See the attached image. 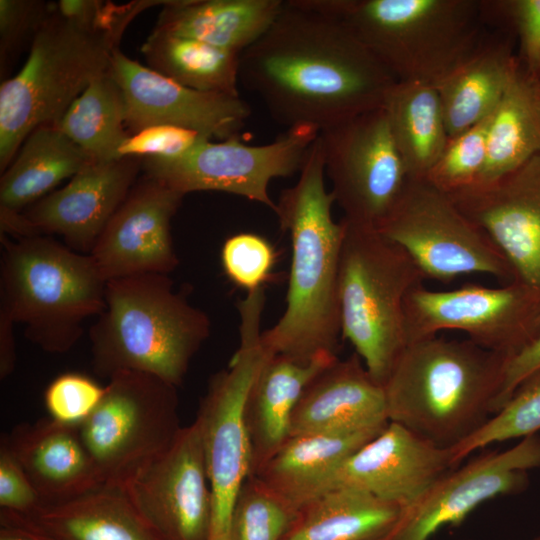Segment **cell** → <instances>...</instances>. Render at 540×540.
<instances>
[{"instance_id": "5b68a950", "label": "cell", "mask_w": 540, "mask_h": 540, "mask_svg": "<svg viewBox=\"0 0 540 540\" xmlns=\"http://www.w3.org/2000/svg\"><path fill=\"white\" fill-rule=\"evenodd\" d=\"M340 19L397 81L438 85L480 41L481 0H307Z\"/></svg>"}, {"instance_id": "d4e9b609", "label": "cell", "mask_w": 540, "mask_h": 540, "mask_svg": "<svg viewBox=\"0 0 540 540\" xmlns=\"http://www.w3.org/2000/svg\"><path fill=\"white\" fill-rule=\"evenodd\" d=\"M514 44L513 35L504 29L483 34L471 53L435 86L450 138L495 110L519 69Z\"/></svg>"}, {"instance_id": "74e56055", "label": "cell", "mask_w": 540, "mask_h": 540, "mask_svg": "<svg viewBox=\"0 0 540 540\" xmlns=\"http://www.w3.org/2000/svg\"><path fill=\"white\" fill-rule=\"evenodd\" d=\"M483 22L510 32L522 71L540 82V0H481Z\"/></svg>"}, {"instance_id": "484cf974", "label": "cell", "mask_w": 540, "mask_h": 540, "mask_svg": "<svg viewBox=\"0 0 540 540\" xmlns=\"http://www.w3.org/2000/svg\"><path fill=\"white\" fill-rule=\"evenodd\" d=\"M385 426L290 436L255 476L297 511L329 490L341 464Z\"/></svg>"}, {"instance_id": "d6a6232c", "label": "cell", "mask_w": 540, "mask_h": 540, "mask_svg": "<svg viewBox=\"0 0 540 540\" xmlns=\"http://www.w3.org/2000/svg\"><path fill=\"white\" fill-rule=\"evenodd\" d=\"M141 51L149 68L185 87L239 96L240 54L156 29Z\"/></svg>"}, {"instance_id": "f1b7e54d", "label": "cell", "mask_w": 540, "mask_h": 540, "mask_svg": "<svg viewBox=\"0 0 540 540\" xmlns=\"http://www.w3.org/2000/svg\"><path fill=\"white\" fill-rule=\"evenodd\" d=\"M403 510L364 491L335 487L300 507L282 540H385Z\"/></svg>"}, {"instance_id": "e575fe53", "label": "cell", "mask_w": 540, "mask_h": 540, "mask_svg": "<svg viewBox=\"0 0 540 540\" xmlns=\"http://www.w3.org/2000/svg\"><path fill=\"white\" fill-rule=\"evenodd\" d=\"M539 431L540 370L522 380L503 407L482 427L450 448L452 461L458 465L479 449L510 439H522Z\"/></svg>"}, {"instance_id": "bcb514c9", "label": "cell", "mask_w": 540, "mask_h": 540, "mask_svg": "<svg viewBox=\"0 0 540 540\" xmlns=\"http://www.w3.org/2000/svg\"><path fill=\"white\" fill-rule=\"evenodd\" d=\"M15 323L0 311V378L5 379L13 372L16 364L14 338Z\"/></svg>"}, {"instance_id": "9c48e42d", "label": "cell", "mask_w": 540, "mask_h": 540, "mask_svg": "<svg viewBox=\"0 0 540 540\" xmlns=\"http://www.w3.org/2000/svg\"><path fill=\"white\" fill-rule=\"evenodd\" d=\"M265 293L240 300V344L227 368L215 373L201 399L195 421L203 444L212 493L209 540H230L238 492L251 475V448L245 423V404L262 363L261 321Z\"/></svg>"}, {"instance_id": "3957f363", "label": "cell", "mask_w": 540, "mask_h": 540, "mask_svg": "<svg viewBox=\"0 0 540 540\" xmlns=\"http://www.w3.org/2000/svg\"><path fill=\"white\" fill-rule=\"evenodd\" d=\"M508 361L468 338L411 341L383 384L388 420L453 448L499 411Z\"/></svg>"}, {"instance_id": "d590c367", "label": "cell", "mask_w": 540, "mask_h": 540, "mask_svg": "<svg viewBox=\"0 0 540 540\" xmlns=\"http://www.w3.org/2000/svg\"><path fill=\"white\" fill-rule=\"evenodd\" d=\"M296 512L259 477L250 475L237 495L230 540H282Z\"/></svg>"}, {"instance_id": "f6af8a7d", "label": "cell", "mask_w": 540, "mask_h": 540, "mask_svg": "<svg viewBox=\"0 0 540 540\" xmlns=\"http://www.w3.org/2000/svg\"><path fill=\"white\" fill-rule=\"evenodd\" d=\"M4 528L0 540H56L31 525L23 515L2 510Z\"/></svg>"}, {"instance_id": "7c38bea8", "label": "cell", "mask_w": 540, "mask_h": 540, "mask_svg": "<svg viewBox=\"0 0 540 540\" xmlns=\"http://www.w3.org/2000/svg\"><path fill=\"white\" fill-rule=\"evenodd\" d=\"M405 324L408 343L455 330L510 360L539 332L540 291L517 280L499 287L470 283L446 291L421 283L406 297Z\"/></svg>"}, {"instance_id": "7a4b0ae2", "label": "cell", "mask_w": 540, "mask_h": 540, "mask_svg": "<svg viewBox=\"0 0 540 540\" xmlns=\"http://www.w3.org/2000/svg\"><path fill=\"white\" fill-rule=\"evenodd\" d=\"M297 182L280 193L273 211L291 241L286 307L262 331L272 354L308 363L322 354L337 355L341 337L338 283L344 224L335 222V203L325 188L320 137L309 148Z\"/></svg>"}, {"instance_id": "cb8c5ba5", "label": "cell", "mask_w": 540, "mask_h": 540, "mask_svg": "<svg viewBox=\"0 0 540 540\" xmlns=\"http://www.w3.org/2000/svg\"><path fill=\"white\" fill-rule=\"evenodd\" d=\"M336 359L337 355L322 354L302 363L265 350L245 404L251 475L257 474L289 438L291 418L304 390Z\"/></svg>"}, {"instance_id": "836d02e7", "label": "cell", "mask_w": 540, "mask_h": 540, "mask_svg": "<svg viewBox=\"0 0 540 540\" xmlns=\"http://www.w3.org/2000/svg\"><path fill=\"white\" fill-rule=\"evenodd\" d=\"M125 99L111 69L95 78L55 124L93 161L120 159L118 149L130 135Z\"/></svg>"}, {"instance_id": "8992f818", "label": "cell", "mask_w": 540, "mask_h": 540, "mask_svg": "<svg viewBox=\"0 0 540 540\" xmlns=\"http://www.w3.org/2000/svg\"><path fill=\"white\" fill-rule=\"evenodd\" d=\"M0 239V311L43 351H70L105 306L107 282L92 258L47 235Z\"/></svg>"}, {"instance_id": "4fadbf2b", "label": "cell", "mask_w": 540, "mask_h": 540, "mask_svg": "<svg viewBox=\"0 0 540 540\" xmlns=\"http://www.w3.org/2000/svg\"><path fill=\"white\" fill-rule=\"evenodd\" d=\"M320 130L302 125L288 128L274 141L248 145L238 136L219 142L206 138L175 159L142 160L146 176L183 195L219 191L244 197L275 210L270 182L300 171Z\"/></svg>"}, {"instance_id": "44dd1931", "label": "cell", "mask_w": 540, "mask_h": 540, "mask_svg": "<svg viewBox=\"0 0 540 540\" xmlns=\"http://www.w3.org/2000/svg\"><path fill=\"white\" fill-rule=\"evenodd\" d=\"M141 166L137 158L92 161L23 215L36 234L59 235L69 248L89 254L135 185Z\"/></svg>"}, {"instance_id": "60d3db41", "label": "cell", "mask_w": 540, "mask_h": 540, "mask_svg": "<svg viewBox=\"0 0 540 540\" xmlns=\"http://www.w3.org/2000/svg\"><path fill=\"white\" fill-rule=\"evenodd\" d=\"M210 137L183 127L154 125L130 134L118 149V157L175 159Z\"/></svg>"}, {"instance_id": "52a82bcc", "label": "cell", "mask_w": 540, "mask_h": 540, "mask_svg": "<svg viewBox=\"0 0 540 540\" xmlns=\"http://www.w3.org/2000/svg\"><path fill=\"white\" fill-rule=\"evenodd\" d=\"M122 34L80 26L52 10L21 70L0 86V170L37 127L56 124L72 102L110 69Z\"/></svg>"}, {"instance_id": "4316f807", "label": "cell", "mask_w": 540, "mask_h": 540, "mask_svg": "<svg viewBox=\"0 0 540 540\" xmlns=\"http://www.w3.org/2000/svg\"><path fill=\"white\" fill-rule=\"evenodd\" d=\"M283 0H172L154 29L242 54L272 25Z\"/></svg>"}, {"instance_id": "f35d334b", "label": "cell", "mask_w": 540, "mask_h": 540, "mask_svg": "<svg viewBox=\"0 0 540 540\" xmlns=\"http://www.w3.org/2000/svg\"><path fill=\"white\" fill-rule=\"evenodd\" d=\"M276 261L274 246L256 233L232 235L221 249V263L226 276L247 293L263 288L272 276Z\"/></svg>"}, {"instance_id": "f546056e", "label": "cell", "mask_w": 540, "mask_h": 540, "mask_svg": "<svg viewBox=\"0 0 540 540\" xmlns=\"http://www.w3.org/2000/svg\"><path fill=\"white\" fill-rule=\"evenodd\" d=\"M93 160L55 124L34 129L0 179V212L21 213Z\"/></svg>"}, {"instance_id": "ac0fdd59", "label": "cell", "mask_w": 540, "mask_h": 540, "mask_svg": "<svg viewBox=\"0 0 540 540\" xmlns=\"http://www.w3.org/2000/svg\"><path fill=\"white\" fill-rule=\"evenodd\" d=\"M184 196L148 176L133 186L89 253L106 282L177 268L171 221Z\"/></svg>"}, {"instance_id": "ffe728a7", "label": "cell", "mask_w": 540, "mask_h": 540, "mask_svg": "<svg viewBox=\"0 0 540 540\" xmlns=\"http://www.w3.org/2000/svg\"><path fill=\"white\" fill-rule=\"evenodd\" d=\"M454 467L450 449L389 421L341 464L329 489L353 488L405 508Z\"/></svg>"}, {"instance_id": "d6986e66", "label": "cell", "mask_w": 540, "mask_h": 540, "mask_svg": "<svg viewBox=\"0 0 540 540\" xmlns=\"http://www.w3.org/2000/svg\"><path fill=\"white\" fill-rule=\"evenodd\" d=\"M448 195L501 251L515 280L540 291V154L501 178Z\"/></svg>"}, {"instance_id": "c3c4849f", "label": "cell", "mask_w": 540, "mask_h": 540, "mask_svg": "<svg viewBox=\"0 0 540 540\" xmlns=\"http://www.w3.org/2000/svg\"><path fill=\"white\" fill-rule=\"evenodd\" d=\"M532 540H540V535L535 536Z\"/></svg>"}, {"instance_id": "277c9868", "label": "cell", "mask_w": 540, "mask_h": 540, "mask_svg": "<svg viewBox=\"0 0 540 540\" xmlns=\"http://www.w3.org/2000/svg\"><path fill=\"white\" fill-rule=\"evenodd\" d=\"M211 332L205 311L175 288L168 274H141L106 283L105 306L89 328L94 373L122 371L182 384Z\"/></svg>"}, {"instance_id": "6da1fadb", "label": "cell", "mask_w": 540, "mask_h": 540, "mask_svg": "<svg viewBox=\"0 0 540 540\" xmlns=\"http://www.w3.org/2000/svg\"><path fill=\"white\" fill-rule=\"evenodd\" d=\"M240 82L286 129L320 131L381 108L397 81L337 17L286 0L240 56Z\"/></svg>"}, {"instance_id": "681fc988", "label": "cell", "mask_w": 540, "mask_h": 540, "mask_svg": "<svg viewBox=\"0 0 540 540\" xmlns=\"http://www.w3.org/2000/svg\"><path fill=\"white\" fill-rule=\"evenodd\" d=\"M464 540H473V539H464Z\"/></svg>"}, {"instance_id": "e0dca14e", "label": "cell", "mask_w": 540, "mask_h": 540, "mask_svg": "<svg viewBox=\"0 0 540 540\" xmlns=\"http://www.w3.org/2000/svg\"><path fill=\"white\" fill-rule=\"evenodd\" d=\"M126 107L129 134L154 125H173L200 132L211 139L238 136L250 116L240 97L185 87L132 60L119 48L110 64Z\"/></svg>"}, {"instance_id": "ab89813d", "label": "cell", "mask_w": 540, "mask_h": 540, "mask_svg": "<svg viewBox=\"0 0 540 540\" xmlns=\"http://www.w3.org/2000/svg\"><path fill=\"white\" fill-rule=\"evenodd\" d=\"M105 387L78 372L57 376L44 392V405L49 417L63 425L79 427L101 402Z\"/></svg>"}, {"instance_id": "5bb4252c", "label": "cell", "mask_w": 540, "mask_h": 540, "mask_svg": "<svg viewBox=\"0 0 540 540\" xmlns=\"http://www.w3.org/2000/svg\"><path fill=\"white\" fill-rule=\"evenodd\" d=\"M319 137L342 220L378 230L408 180L383 107L323 129Z\"/></svg>"}, {"instance_id": "7bdbcfd3", "label": "cell", "mask_w": 540, "mask_h": 540, "mask_svg": "<svg viewBox=\"0 0 540 540\" xmlns=\"http://www.w3.org/2000/svg\"><path fill=\"white\" fill-rule=\"evenodd\" d=\"M41 504L40 497L26 472L1 436L0 506L2 510L30 515Z\"/></svg>"}, {"instance_id": "30bf717a", "label": "cell", "mask_w": 540, "mask_h": 540, "mask_svg": "<svg viewBox=\"0 0 540 540\" xmlns=\"http://www.w3.org/2000/svg\"><path fill=\"white\" fill-rule=\"evenodd\" d=\"M177 387L144 372L108 379L98 407L79 428L102 485L124 489L162 457L182 428Z\"/></svg>"}, {"instance_id": "603a6c76", "label": "cell", "mask_w": 540, "mask_h": 540, "mask_svg": "<svg viewBox=\"0 0 540 540\" xmlns=\"http://www.w3.org/2000/svg\"><path fill=\"white\" fill-rule=\"evenodd\" d=\"M2 437L42 504L66 501L102 485L78 427L47 417L19 423Z\"/></svg>"}, {"instance_id": "83f0119b", "label": "cell", "mask_w": 540, "mask_h": 540, "mask_svg": "<svg viewBox=\"0 0 540 540\" xmlns=\"http://www.w3.org/2000/svg\"><path fill=\"white\" fill-rule=\"evenodd\" d=\"M23 516L56 540H159L126 493L106 485Z\"/></svg>"}, {"instance_id": "4dcf8cb0", "label": "cell", "mask_w": 540, "mask_h": 540, "mask_svg": "<svg viewBox=\"0 0 540 540\" xmlns=\"http://www.w3.org/2000/svg\"><path fill=\"white\" fill-rule=\"evenodd\" d=\"M382 107L408 179H425L450 138L437 88L396 81Z\"/></svg>"}, {"instance_id": "7dc6e473", "label": "cell", "mask_w": 540, "mask_h": 540, "mask_svg": "<svg viewBox=\"0 0 540 540\" xmlns=\"http://www.w3.org/2000/svg\"><path fill=\"white\" fill-rule=\"evenodd\" d=\"M536 86H537L538 97H539V100H540V82L536 83Z\"/></svg>"}, {"instance_id": "7402d4cb", "label": "cell", "mask_w": 540, "mask_h": 540, "mask_svg": "<svg viewBox=\"0 0 540 540\" xmlns=\"http://www.w3.org/2000/svg\"><path fill=\"white\" fill-rule=\"evenodd\" d=\"M388 422L383 385L353 353L336 359L308 384L293 412L290 436L360 430Z\"/></svg>"}, {"instance_id": "ba28073f", "label": "cell", "mask_w": 540, "mask_h": 540, "mask_svg": "<svg viewBox=\"0 0 540 540\" xmlns=\"http://www.w3.org/2000/svg\"><path fill=\"white\" fill-rule=\"evenodd\" d=\"M344 224L338 299L341 337L381 385L408 344L405 300L423 283L410 256L379 231Z\"/></svg>"}, {"instance_id": "1f68e13d", "label": "cell", "mask_w": 540, "mask_h": 540, "mask_svg": "<svg viewBox=\"0 0 540 540\" xmlns=\"http://www.w3.org/2000/svg\"><path fill=\"white\" fill-rule=\"evenodd\" d=\"M538 154L540 100L536 83L519 65L514 79L492 113L486 164L477 184L501 178Z\"/></svg>"}, {"instance_id": "8fae6325", "label": "cell", "mask_w": 540, "mask_h": 540, "mask_svg": "<svg viewBox=\"0 0 540 540\" xmlns=\"http://www.w3.org/2000/svg\"><path fill=\"white\" fill-rule=\"evenodd\" d=\"M399 245L425 280L449 283L484 274L503 284L515 280L508 261L488 235L447 193L426 179H408L392 212L377 230Z\"/></svg>"}, {"instance_id": "8d00e7d4", "label": "cell", "mask_w": 540, "mask_h": 540, "mask_svg": "<svg viewBox=\"0 0 540 540\" xmlns=\"http://www.w3.org/2000/svg\"><path fill=\"white\" fill-rule=\"evenodd\" d=\"M492 113L468 130L449 138L425 178L429 183L447 194H454L478 183L486 164L487 136Z\"/></svg>"}, {"instance_id": "ee69618b", "label": "cell", "mask_w": 540, "mask_h": 540, "mask_svg": "<svg viewBox=\"0 0 540 540\" xmlns=\"http://www.w3.org/2000/svg\"><path fill=\"white\" fill-rule=\"evenodd\" d=\"M538 370H540V329L534 340L508 361L500 396V409L520 382Z\"/></svg>"}, {"instance_id": "2e32d148", "label": "cell", "mask_w": 540, "mask_h": 540, "mask_svg": "<svg viewBox=\"0 0 540 540\" xmlns=\"http://www.w3.org/2000/svg\"><path fill=\"white\" fill-rule=\"evenodd\" d=\"M122 490L159 540H209L212 493L197 422Z\"/></svg>"}, {"instance_id": "9a60e30c", "label": "cell", "mask_w": 540, "mask_h": 540, "mask_svg": "<svg viewBox=\"0 0 540 540\" xmlns=\"http://www.w3.org/2000/svg\"><path fill=\"white\" fill-rule=\"evenodd\" d=\"M535 468H540L539 434L506 450L485 451L449 470L405 507L385 540H428L443 527L458 526L481 504L524 492Z\"/></svg>"}, {"instance_id": "b9f144b4", "label": "cell", "mask_w": 540, "mask_h": 540, "mask_svg": "<svg viewBox=\"0 0 540 540\" xmlns=\"http://www.w3.org/2000/svg\"><path fill=\"white\" fill-rule=\"evenodd\" d=\"M52 6L35 0H0L1 62L27 37L34 38Z\"/></svg>"}]
</instances>
